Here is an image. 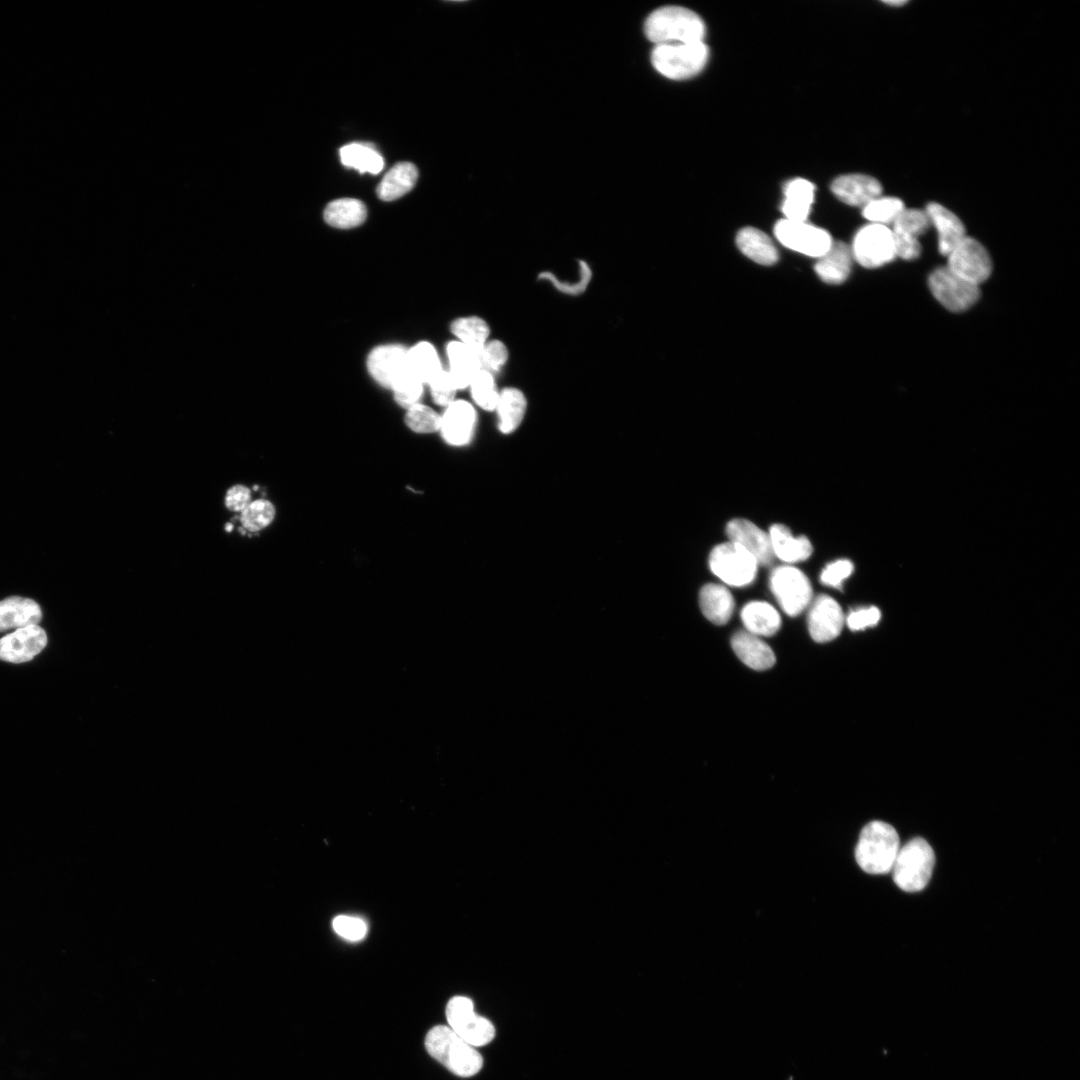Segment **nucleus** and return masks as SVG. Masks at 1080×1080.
Returning <instances> with one entry per match:
<instances>
[{
  "label": "nucleus",
  "mask_w": 1080,
  "mask_h": 1080,
  "mask_svg": "<svg viewBox=\"0 0 1080 1080\" xmlns=\"http://www.w3.org/2000/svg\"><path fill=\"white\" fill-rule=\"evenodd\" d=\"M781 211L784 218L792 221H807L815 198V186L805 178H793L783 188Z\"/></svg>",
  "instance_id": "23"
},
{
  "label": "nucleus",
  "mask_w": 1080,
  "mask_h": 1080,
  "mask_svg": "<svg viewBox=\"0 0 1080 1080\" xmlns=\"http://www.w3.org/2000/svg\"><path fill=\"white\" fill-rule=\"evenodd\" d=\"M924 210L937 231L938 250L947 256L966 236L964 224L954 212L938 202L928 203Z\"/></svg>",
  "instance_id": "20"
},
{
  "label": "nucleus",
  "mask_w": 1080,
  "mask_h": 1080,
  "mask_svg": "<svg viewBox=\"0 0 1080 1080\" xmlns=\"http://www.w3.org/2000/svg\"><path fill=\"white\" fill-rule=\"evenodd\" d=\"M527 409V400L523 392L515 387H506L499 392L496 405L498 427L502 433H511L521 424Z\"/></svg>",
  "instance_id": "29"
},
{
  "label": "nucleus",
  "mask_w": 1080,
  "mask_h": 1080,
  "mask_svg": "<svg viewBox=\"0 0 1080 1080\" xmlns=\"http://www.w3.org/2000/svg\"><path fill=\"white\" fill-rule=\"evenodd\" d=\"M450 329L457 341L478 352L489 341L490 328L487 322L478 316L458 318L452 322Z\"/></svg>",
  "instance_id": "35"
},
{
  "label": "nucleus",
  "mask_w": 1080,
  "mask_h": 1080,
  "mask_svg": "<svg viewBox=\"0 0 1080 1080\" xmlns=\"http://www.w3.org/2000/svg\"><path fill=\"white\" fill-rule=\"evenodd\" d=\"M931 226L925 210L905 208L893 222L891 231L893 234L896 257L903 260H914L920 256L921 244L919 237Z\"/></svg>",
  "instance_id": "13"
},
{
  "label": "nucleus",
  "mask_w": 1080,
  "mask_h": 1080,
  "mask_svg": "<svg viewBox=\"0 0 1080 1080\" xmlns=\"http://www.w3.org/2000/svg\"><path fill=\"white\" fill-rule=\"evenodd\" d=\"M476 424V412L467 401L454 400L441 416L440 432L451 445L468 443Z\"/></svg>",
  "instance_id": "19"
},
{
  "label": "nucleus",
  "mask_w": 1080,
  "mask_h": 1080,
  "mask_svg": "<svg viewBox=\"0 0 1080 1080\" xmlns=\"http://www.w3.org/2000/svg\"><path fill=\"white\" fill-rule=\"evenodd\" d=\"M770 588L780 607L790 616L801 613L812 597V587L807 576L790 565L778 566L772 571Z\"/></svg>",
  "instance_id": "10"
},
{
  "label": "nucleus",
  "mask_w": 1080,
  "mask_h": 1080,
  "mask_svg": "<svg viewBox=\"0 0 1080 1080\" xmlns=\"http://www.w3.org/2000/svg\"><path fill=\"white\" fill-rule=\"evenodd\" d=\"M730 541L750 552L758 564L768 566L774 560L769 534L747 519H733L726 527Z\"/></svg>",
  "instance_id": "18"
},
{
  "label": "nucleus",
  "mask_w": 1080,
  "mask_h": 1080,
  "mask_svg": "<svg viewBox=\"0 0 1080 1080\" xmlns=\"http://www.w3.org/2000/svg\"><path fill=\"white\" fill-rule=\"evenodd\" d=\"M427 384L436 404L447 407L455 400L457 389L447 371L442 369Z\"/></svg>",
  "instance_id": "43"
},
{
  "label": "nucleus",
  "mask_w": 1080,
  "mask_h": 1080,
  "mask_svg": "<svg viewBox=\"0 0 1080 1080\" xmlns=\"http://www.w3.org/2000/svg\"><path fill=\"white\" fill-rule=\"evenodd\" d=\"M447 371L457 390L469 387L474 375L481 370L480 352L455 340L447 344Z\"/></svg>",
  "instance_id": "21"
},
{
  "label": "nucleus",
  "mask_w": 1080,
  "mask_h": 1080,
  "mask_svg": "<svg viewBox=\"0 0 1080 1080\" xmlns=\"http://www.w3.org/2000/svg\"><path fill=\"white\" fill-rule=\"evenodd\" d=\"M425 1047L431 1057L460 1077H471L483 1066V1058L475 1047L459 1037L447 1025H437L425 1037Z\"/></svg>",
  "instance_id": "2"
},
{
  "label": "nucleus",
  "mask_w": 1080,
  "mask_h": 1080,
  "mask_svg": "<svg viewBox=\"0 0 1080 1080\" xmlns=\"http://www.w3.org/2000/svg\"><path fill=\"white\" fill-rule=\"evenodd\" d=\"M370 375L382 386L393 385L408 372L407 349L400 345H381L374 348L367 359Z\"/></svg>",
  "instance_id": "15"
},
{
  "label": "nucleus",
  "mask_w": 1080,
  "mask_h": 1080,
  "mask_svg": "<svg viewBox=\"0 0 1080 1080\" xmlns=\"http://www.w3.org/2000/svg\"><path fill=\"white\" fill-rule=\"evenodd\" d=\"M711 571L724 583L742 587L756 577L758 562L738 543L729 541L715 546L709 555Z\"/></svg>",
  "instance_id": "6"
},
{
  "label": "nucleus",
  "mask_w": 1080,
  "mask_h": 1080,
  "mask_svg": "<svg viewBox=\"0 0 1080 1080\" xmlns=\"http://www.w3.org/2000/svg\"><path fill=\"white\" fill-rule=\"evenodd\" d=\"M947 268L964 280L979 286L992 272V260L976 239L965 236L946 256Z\"/></svg>",
  "instance_id": "12"
},
{
  "label": "nucleus",
  "mask_w": 1080,
  "mask_h": 1080,
  "mask_svg": "<svg viewBox=\"0 0 1080 1080\" xmlns=\"http://www.w3.org/2000/svg\"><path fill=\"white\" fill-rule=\"evenodd\" d=\"M899 849L900 840L894 827L876 820L861 830L855 859L866 873L886 874L892 870Z\"/></svg>",
  "instance_id": "3"
},
{
  "label": "nucleus",
  "mask_w": 1080,
  "mask_h": 1080,
  "mask_svg": "<svg viewBox=\"0 0 1080 1080\" xmlns=\"http://www.w3.org/2000/svg\"><path fill=\"white\" fill-rule=\"evenodd\" d=\"M41 618V608L32 599L12 596L0 601V632L37 625Z\"/></svg>",
  "instance_id": "26"
},
{
  "label": "nucleus",
  "mask_w": 1080,
  "mask_h": 1080,
  "mask_svg": "<svg viewBox=\"0 0 1080 1080\" xmlns=\"http://www.w3.org/2000/svg\"><path fill=\"white\" fill-rule=\"evenodd\" d=\"M445 1012L447 1026L471 1046L476 1048L487 1045L495 1037L493 1024L475 1013L471 999L464 996L452 997Z\"/></svg>",
  "instance_id": "8"
},
{
  "label": "nucleus",
  "mask_w": 1080,
  "mask_h": 1080,
  "mask_svg": "<svg viewBox=\"0 0 1080 1080\" xmlns=\"http://www.w3.org/2000/svg\"><path fill=\"white\" fill-rule=\"evenodd\" d=\"M928 285L934 298L951 312L966 311L980 297L979 286L959 277L946 266L929 275Z\"/></svg>",
  "instance_id": "11"
},
{
  "label": "nucleus",
  "mask_w": 1080,
  "mask_h": 1080,
  "mask_svg": "<svg viewBox=\"0 0 1080 1080\" xmlns=\"http://www.w3.org/2000/svg\"><path fill=\"white\" fill-rule=\"evenodd\" d=\"M699 604L704 616L714 624L729 621L734 610V599L729 590L719 584H706L699 593Z\"/></svg>",
  "instance_id": "28"
},
{
  "label": "nucleus",
  "mask_w": 1080,
  "mask_h": 1080,
  "mask_svg": "<svg viewBox=\"0 0 1080 1080\" xmlns=\"http://www.w3.org/2000/svg\"><path fill=\"white\" fill-rule=\"evenodd\" d=\"M644 33L655 45L704 41L706 26L694 11L682 6L654 10L644 23Z\"/></svg>",
  "instance_id": "1"
},
{
  "label": "nucleus",
  "mask_w": 1080,
  "mask_h": 1080,
  "mask_svg": "<svg viewBox=\"0 0 1080 1080\" xmlns=\"http://www.w3.org/2000/svg\"><path fill=\"white\" fill-rule=\"evenodd\" d=\"M853 260L849 245L833 241L827 252L817 259L814 269L823 282L838 285L848 278Z\"/></svg>",
  "instance_id": "22"
},
{
  "label": "nucleus",
  "mask_w": 1080,
  "mask_h": 1080,
  "mask_svg": "<svg viewBox=\"0 0 1080 1080\" xmlns=\"http://www.w3.org/2000/svg\"><path fill=\"white\" fill-rule=\"evenodd\" d=\"M469 388L473 401L480 408L486 411L495 410L500 391L497 389L491 372L484 369L479 370L474 375Z\"/></svg>",
  "instance_id": "37"
},
{
  "label": "nucleus",
  "mask_w": 1080,
  "mask_h": 1080,
  "mask_svg": "<svg viewBox=\"0 0 1080 1080\" xmlns=\"http://www.w3.org/2000/svg\"><path fill=\"white\" fill-rule=\"evenodd\" d=\"M883 3H884V4H886V5H890V6H893V7H894V6H896V7H900V6H903V5L907 4V3H908V1H903V0H896V1H891V0H890V1H884Z\"/></svg>",
  "instance_id": "48"
},
{
  "label": "nucleus",
  "mask_w": 1080,
  "mask_h": 1080,
  "mask_svg": "<svg viewBox=\"0 0 1080 1080\" xmlns=\"http://www.w3.org/2000/svg\"><path fill=\"white\" fill-rule=\"evenodd\" d=\"M731 646L738 658L754 670H766L775 663V655L771 648L758 636L747 631L735 633L731 639Z\"/></svg>",
  "instance_id": "24"
},
{
  "label": "nucleus",
  "mask_w": 1080,
  "mask_h": 1080,
  "mask_svg": "<svg viewBox=\"0 0 1080 1080\" xmlns=\"http://www.w3.org/2000/svg\"><path fill=\"white\" fill-rule=\"evenodd\" d=\"M418 171L410 162L394 165L377 187V195L383 201L396 200L408 193L416 184Z\"/></svg>",
  "instance_id": "30"
},
{
  "label": "nucleus",
  "mask_w": 1080,
  "mask_h": 1080,
  "mask_svg": "<svg viewBox=\"0 0 1080 1080\" xmlns=\"http://www.w3.org/2000/svg\"><path fill=\"white\" fill-rule=\"evenodd\" d=\"M774 556L786 563H796L808 559L812 552V545L805 536L794 537L789 528L783 524H774L769 529Z\"/></svg>",
  "instance_id": "25"
},
{
  "label": "nucleus",
  "mask_w": 1080,
  "mask_h": 1080,
  "mask_svg": "<svg viewBox=\"0 0 1080 1080\" xmlns=\"http://www.w3.org/2000/svg\"><path fill=\"white\" fill-rule=\"evenodd\" d=\"M405 421L417 433H431L440 429L441 416L432 408L417 403L407 409Z\"/></svg>",
  "instance_id": "39"
},
{
  "label": "nucleus",
  "mask_w": 1080,
  "mask_h": 1080,
  "mask_svg": "<svg viewBox=\"0 0 1080 1080\" xmlns=\"http://www.w3.org/2000/svg\"><path fill=\"white\" fill-rule=\"evenodd\" d=\"M339 154L343 165L360 173L378 174L384 166L382 155L368 143L347 144L340 149Z\"/></svg>",
  "instance_id": "33"
},
{
  "label": "nucleus",
  "mask_w": 1080,
  "mask_h": 1080,
  "mask_svg": "<svg viewBox=\"0 0 1080 1080\" xmlns=\"http://www.w3.org/2000/svg\"><path fill=\"white\" fill-rule=\"evenodd\" d=\"M905 208L900 198L882 194L862 207V216L868 223L888 226L893 224Z\"/></svg>",
  "instance_id": "36"
},
{
  "label": "nucleus",
  "mask_w": 1080,
  "mask_h": 1080,
  "mask_svg": "<svg viewBox=\"0 0 1080 1080\" xmlns=\"http://www.w3.org/2000/svg\"><path fill=\"white\" fill-rule=\"evenodd\" d=\"M332 925L338 935L349 941H359L367 933L366 923L354 916L339 915L334 918Z\"/></svg>",
  "instance_id": "44"
},
{
  "label": "nucleus",
  "mask_w": 1080,
  "mask_h": 1080,
  "mask_svg": "<svg viewBox=\"0 0 1080 1080\" xmlns=\"http://www.w3.org/2000/svg\"><path fill=\"white\" fill-rule=\"evenodd\" d=\"M774 235L786 248L817 259L825 254L833 243L832 237L823 228L807 221L785 218L775 224Z\"/></svg>",
  "instance_id": "9"
},
{
  "label": "nucleus",
  "mask_w": 1080,
  "mask_h": 1080,
  "mask_svg": "<svg viewBox=\"0 0 1080 1080\" xmlns=\"http://www.w3.org/2000/svg\"><path fill=\"white\" fill-rule=\"evenodd\" d=\"M830 188L841 202L861 208L883 192L882 184L878 179L863 173L839 175L832 181Z\"/></svg>",
  "instance_id": "17"
},
{
  "label": "nucleus",
  "mask_w": 1080,
  "mask_h": 1080,
  "mask_svg": "<svg viewBox=\"0 0 1080 1080\" xmlns=\"http://www.w3.org/2000/svg\"><path fill=\"white\" fill-rule=\"evenodd\" d=\"M853 569L854 566L851 561L847 559L836 560L823 569L820 580L827 586L840 589L843 581L851 575Z\"/></svg>",
  "instance_id": "45"
},
{
  "label": "nucleus",
  "mask_w": 1080,
  "mask_h": 1080,
  "mask_svg": "<svg viewBox=\"0 0 1080 1080\" xmlns=\"http://www.w3.org/2000/svg\"><path fill=\"white\" fill-rule=\"evenodd\" d=\"M424 383L410 371L403 375L392 387L396 402L408 409L419 403L423 394Z\"/></svg>",
  "instance_id": "41"
},
{
  "label": "nucleus",
  "mask_w": 1080,
  "mask_h": 1080,
  "mask_svg": "<svg viewBox=\"0 0 1080 1080\" xmlns=\"http://www.w3.org/2000/svg\"><path fill=\"white\" fill-rule=\"evenodd\" d=\"M407 365L410 373L424 384L442 370L436 349L426 341L419 342L407 350Z\"/></svg>",
  "instance_id": "34"
},
{
  "label": "nucleus",
  "mask_w": 1080,
  "mask_h": 1080,
  "mask_svg": "<svg viewBox=\"0 0 1080 1080\" xmlns=\"http://www.w3.org/2000/svg\"><path fill=\"white\" fill-rule=\"evenodd\" d=\"M509 351L504 342L489 340L480 351L481 368L491 372H499L507 363Z\"/></svg>",
  "instance_id": "42"
},
{
  "label": "nucleus",
  "mask_w": 1080,
  "mask_h": 1080,
  "mask_svg": "<svg viewBox=\"0 0 1080 1080\" xmlns=\"http://www.w3.org/2000/svg\"><path fill=\"white\" fill-rule=\"evenodd\" d=\"M741 619L746 631L758 637L775 634L781 625L777 610L762 601L747 603L741 610Z\"/></svg>",
  "instance_id": "31"
},
{
  "label": "nucleus",
  "mask_w": 1080,
  "mask_h": 1080,
  "mask_svg": "<svg viewBox=\"0 0 1080 1080\" xmlns=\"http://www.w3.org/2000/svg\"><path fill=\"white\" fill-rule=\"evenodd\" d=\"M225 527H226V528H225V529H226V531H228V532H229V531H231V530L233 529V525H232L231 523H227Z\"/></svg>",
  "instance_id": "49"
},
{
  "label": "nucleus",
  "mask_w": 1080,
  "mask_h": 1080,
  "mask_svg": "<svg viewBox=\"0 0 1080 1080\" xmlns=\"http://www.w3.org/2000/svg\"><path fill=\"white\" fill-rule=\"evenodd\" d=\"M324 220L332 227L350 229L361 225L367 217L365 204L354 198L331 201L324 210Z\"/></svg>",
  "instance_id": "32"
},
{
  "label": "nucleus",
  "mask_w": 1080,
  "mask_h": 1080,
  "mask_svg": "<svg viewBox=\"0 0 1080 1080\" xmlns=\"http://www.w3.org/2000/svg\"><path fill=\"white\" fill-rule=\"evenodd\" d=\"M250 501V491L248 488L237 485L228 490L225 498V504L229 510L241 511L246 508Z\"/></svg>",
  "instance_id": "47"
},
{
  "label": "nucleus",
  "mask_w": 1080,
  "mask_h": 1080,
  "mask_svg": "<svg viewBox=\"0 0 1080 1080\" xmlns=\"http://www.w3.org/2000/svg\"><path fill=\"white\" fill-rule=\"evenodd\" d=\"M843 624L844 615L840 605L830 596H818L808 616V628L813 640L824 643L835 639Z\"/></svg>",
  "instance_id": "16"
},
{
  "label": "nucleus",
  "mask_w": 1080,
  "mask_h": 1080,
  "mask_svg": "<svg viewBox=\"0 0 1080 1080\" xmlns=\"http://www.w3.org/2000/svg\"><path fill=\"white\" fill-rule=\"evenodd\" d=\"M881 617L880 610L876 607L862 608L851 612L846 621L853 631H859L875 626Z\"/></svg>",
  "instance_id": "46"
},
{
  "label": "nucleus",
  "mask_w": 1080,
  "mask_h": 1080,
  "mask_svg": "<svg viewBox=\"0 0 1080 1080\" xmlns=\"http://www.w3.org/2000/svg\"><path fill=\"white\" fill-rule=\"evenodd\" d=\"M935 864L930 844L917 837L898 851L892 867L895 884L905 892H918L928 884Z\"/></svg>",
  "instance_id": "5"
},
{
  "label": "nucleus",
  "mask_w": 1080,
  "mask_h": 1080,
  "mask_svg": "<svg viewBox=\"0 0 1080 1080\" xmlns=\"http://www.w3.org/2000/svg\"><path fill=\"white\" fill-rule=\"evenodd\" d=\"M853 259L865 268H878L896 258L893 234L889 226L868 223L854 235L850 246Z\"/></svg>",
  "instance_id": "7"
},
{
  "label": "nucleus",
  "mask_w": 1080,
  "mask_h": 1080,
  "mask_svg": "<svg viewBox=\"0 0 1080 1080\" xmlns=\"http://www.w3.org/2000/svg\"><path fill=\"white\" fill-rule=\"evenodd\" d=\"M580 278L576 282H565L549 271H542L538 280L549 282L558 292L566 295L577 296L585 292L592 279V270L584 260L579 261Z\"/></svg>",
  "instance_id": "38"
},
{
  "label": "nucleus",
  "mask_w": 1080,
  "mask_h": 1080,
  "mask_svg": "<svg viewBox=\"0 0 1080 1080\" xmlns=\"http://www.w3.org/2000/svg\"><path fill=\"white\" fill-rule=\"evenodd\" d=\"M47 644V635L38 625L18 628L0 639V660L23 663L33 659Z\"/></svg>",
  "instance_id": "14"
},
{
  "label": "nucleus",
  "mask_w": 1080,
  "mask_h": 1080,
  "mask_svg": "<svg viewBox=\"0 0 1080 1080\" xmlns=\"http://www.w3.org/2000/svg\"><path fill=\"white\" fill-rule=\"evenodd\" d=\"M739 250L752 261L761 265H773L778 261V251L771 238L754 227H744L737 233Z\"/></svg>",
  "instance_id": "27"
},
{
  "label": "nucleus",
  "mask_w": 1080,
  "mask_h": 1080,
  "mask_svg": "<svg viewBox=\"0 0 1080 1080\" xmlns=\"http://www.w3.org/2000/svg\"><path fill=\"white\" fill-rule=\"evenodd\" d=\"M709 48L704 41L655 45L651 52L653 67L672 80L696 76L706 66Z\"/></svg>",
  "instance_id": "4"
},
{
  "label": "nucleus",
  "mask_w": 1080,
  "mask_h": 1080,
  "mask_svg": "<svg viewBox=\"0 0 1080 1080\" xmlns=\"http://www.w3.org/2000/svg\"><path fill=\"white\" fill-rule=\"evenodd\" d=\"M275 516L274 506L267 500L260 499L249 504L241 515L245 529L255 532L268 526Z\"/></svg>",
  "instance_id": "40"
}]
</instances>
